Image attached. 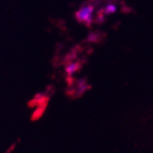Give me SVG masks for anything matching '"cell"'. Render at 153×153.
Masks as SVG:
<instances>
[{"label": "cell", "instance_id": "1", "mask_svg": "<svg viewBox=\"0 0 153 153\" xmlns=\"http://www.w3.org/2000/svg\"><path fill=\"white\" fill-rule=\"evenodd\" d=\"M93 13H94V7L91 5H88L76 11L75 16L79 22L89 26L93 21Z\"/></svg>", "mask_w": 153, "mask_h": 153}, {"label": "cell", "instance_id": "2", "mask_svg": "<svg viewBox=\"0 0 153 153\" xmlns=\"http://www.w3.org/2000/svg\"><path fill=\"white\" fill-rule=\"evenodd\" d=\"M117 11V7L114 4H108L106 6L105 9H104V13L105 15H111L113 13H115Z\"/></svg>", "mask_w": 153, "mask_h": 153}]
</instances>
